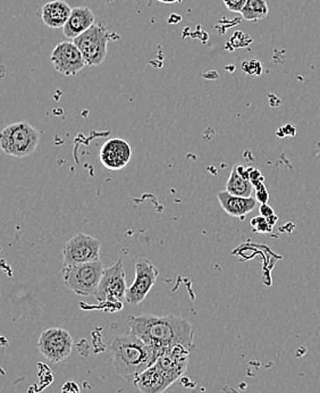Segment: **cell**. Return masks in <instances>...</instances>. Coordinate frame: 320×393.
Returning <instances> with one entry per match:
<instances>
[{
	"label": "cell",
	"instance_id": "1",
	"mask_svg": "<svg viewBox=\"0 0 320 393\" xmlns=\"http://www.w3.org/2000/svg\"><path fill=\"white\" fill-rule=\"evenodd\" d=\"M128 326L132 333L158 350L173 346L191 349L193 346L194 331L192 324L173 314L166 316L152 314L131 316Z\"/></svg>",
	"mask_w": 320,
	"mask_h": 393
},
{
	"label": "cell",
	"instance_id": "2",
	"mask_svg": "<svg viewBox=\"0 0 320 393\" xmlns=\"http://www.w3.org/2000/svg\"><path fill=\"white\" fill-rule=\"evenodd\" d=\"M109 350L117 375L132 382L154 365L163 352L149 346L131 331L114 338L110 341Z\"/></svg>",
	"mask_w": 320,
	"mask_h": 393
},
{
	"label": "cell",
	"instance_id": "3",
	"mask_svg": "<svg viewBox=\"0 0 320 393\" xmlns=\"http://www.w3.org/2000/svg\"><path fill=\"white\" fill-rule=\"evenodd\" d=\"M39 140V132L30 123L18 122L4 128L0 135V146L6 155L24 158L33 154Z\"/></svg>",
	"mask_w": 320,
	"mask_h": 393
},
{
	"label": "cell",
	"instance_id": "4",
	"mask_svg": "<svg viewBox=\"0 0 320 393\" xmlns=\"http://www.w3.org/2000/svg\"><path fill=\"white\" fill-rule=\"evenodd\" d=\"M104 271V264L101 260L80 265L65 266L62 268L64 284L67 289L81 297L95 295Z\"/></svg>",
	"mask_w": 320,
	"mask_h": 393
},
{
	"label": "cell",
	"instance_id": "5",
	"mask_svg": "<svg viewBox=\"0 0 320 393\" xmlns=\"http://www.w3.org/2000/svg\"><path fill=\"white\" fill-rule=\"evenodd\" d=\"M110 33L102 24L95 23L82 36L73 40L84 55L86 65L90 67L101 65L106 60Z\"/></svg>",
	"mask_w": 320,
	"mask_h": 393
},
{
	"label": "cell",
	"instance_id": "6",
	"mask_svg": "<svg viewBox=\"0 0 320 393\" xmlns=\"http://www.w3.org/2000/svg\"><path fill=\"white\" fill-rule=\"evenodd\" d=\"M126 290L124 264L122 260H117L113 266L105 268L95 297L99 304L122 305Z\"/></svg>",
	"mask_w": 320,
	"mask_h": 393
},
{
	"label": "cell",
	"instance_id": "7",
	"mask_svg": "<svg viewBox=\"0 0 320 393\" xmlns=\"http://www.w3.org/2000/svg\"><path fill=\"white\" fill-rule=\"evenodd\" d=\"M73 338L69 331L64 328H48L39 338V352L53 364L62 363L67 359L73 352Z\"/></svg>",
	"mask_w": 320,
	"mask_h": 393
},
{
	"label": "cell",
	"instance_id": "8",
	"mask_svg": "<svg viewBox=\"0 0 320 393\" xmlns=\"http://www.w3.org/2000/svg\"><path fill=\"white\" fill-rule=\"evenodd\" d=\"M101 242L86 233H77L62 248L64 266L80 265L100 260Z\"/></svg>",
	"mask_w": 320,
	"mask_h": 393
},
{
	"label": "cell",
	"instance_id": "9",
	"mask_svg": "<svg viewBox=\"0 0 320 393\" xmlns=\"http://www.w3.org/2000/svg\"><path fill=\"white\" fill-rule=\"evenodd\" d=\"M158 277L159 271L148 258H139L135 264V277L126 290L125 301L131 306L141 304L157 282Z\"/></svg>",
	"mask_w": 320,
	"mask_h": 393
},
{
	"label": "cell",
	"instance_id": "10",
	"mask_svg": "<svg viewBox=\"0 0 320 393\" xmlns=\"http://www.w3.org/2000/svg\"><path fill=\"white\" fill-rule=\"evenodd\" d=\"M51 60L53 69L65 76H74L86 66L80 49L71 41L60 42L53 48Z\"/></svg>",
	"mask_w": 320,
	"mask_h": 393
},
{
	"label": "cell",
	"instance_id": "11",
	"mask_svg": "<svg viewBox=\"0 0 320 393\" xmlns=\"http://www.w3.org/2000/svg\"><path fill=\"white\" fill-rule=\"evenodd\" d=\"M190 352L191 349L184 346L164 349L154 366L158 367L174 383L187 372Z\"/></svg>",
	"mask_w": 320,
	"mask_h": 393
},
{
	"label": "cell",
	"instance_id": "12",
	"mask_svg": "<svg viewBox=\"0 0 320 393\" xmlns=\"http://www.w3.org/2000/svg\"><path fill=\"white\" fill-rule=\"evenodd\" d=\"M132 150L128 141L123 139H110L104 143L99 152V161L107 170L119 171L130 163Z\"/></svg>",
	"mask_w": 320,
	"mask_h": 393
},
{
	"label": "cell",
	"instance_id": "13",
	"mask_svg": "<svg viewBox=\"0 0 320 393\" xmlns=\"http://www.w3.org/2000/svg\"><path fill=\"white\" fill-rule=\"evenodd\" d=\"M95 24V16L89 7L80 6L72 9L71 16L65 27H62V33L69 39H76Z\"/></svg>",
	"mask_w": 320,
	"mask_h": 393
},
{
	"label": "cell",
	"instance_id": "14",
	"mask_svg": "<svg viewBox=\"0 0 320 393\" xmlns=\"http://www.w3.org/2000/svg\"><path fill=\"white\" fill-rule=\"evenodd\" d=\"M133 385L141 393H164L173 382L158 367L152 365L137 376Z\"/></svg>",
	"mask_w": 320,
	"mask_h": 393
},
{
	"label": "cell",
	"instance_id": "15",
	"mask_svg": "<svg viewBox=\"0 0 320 393\" xmlns=\"http://www.w3.org/2000/svg\"><path fill=\"white\" fill-rule=\"evenodd\" d=\"M217 199L220 201V206L225 211L226 214H229L232 218H244L257 206L255 198L233 196L226 190L218 192Z\"/></svg>",
	"mask_w": 320,
	"mask_h": 393
},
{
	"label": "cell",
	"instance_id": "16",
	"mask_svg": "<svg viewBox=\"0 0 320 393\" xmlns=\"http://www.w3.org/2000/svg\"><path fill=\"white\" fill-rule=\"evenodd\" d=\"M72 9L64 0H53L42 7V22L51 29H62L69 21Z\"/></svg>",
	"mask_w": 320,
	"mask_h": 393
},
{
	"label": "cell",
	"instance_id": "17",
	"mask_svg": "<svg viewBox=\"0 0 320 393\" xmlns=\"http://www.w3.org/2000/svg\"><path fill=\"white\" fill-rule=\"evenodd\" d=\"M226 191L233 196L249 198L253 191V185L250 179H246L239 172L236 165H235L227 180V183H226Z\"/></svg>",
	"mask_w": 320,
	"mask_h": 393
},
{
	"label": "cell",
	"instance_id": "18",
	"mask_svg": "<svg viewBox=\"0 0 320 393\" xmlns=\"http://www.w3.org/2000/svg\"><path fill=\"white\" fill-rule=\"evenodd\" d=\"M268 13L269 7L266 0H248L241 15L246 21L257 22L266 18Z\"/></svg>",
	"mask_w": 320,
	"mask_h": 393
},
{
	"label": "cell",
	"instance_id": "19",
	"mask_svg": "<svg viewBox=\"0 0 320 393\" xmlns=\"http://www.w3.org/2000/svg\"><path fill=\"white\" fill-rule=\"evenodd\" d=\"M251 225L255 231L262 233L270 232V231H272V227H273L264 216H259V218H253V220H251Z\"/></svg>",
	"mask_w": 320,
	"mask_h": 393
},
{
	"label": "cell",
	"instance_id": "20",
	"mask_svg": "<svg viewBox=\"0 0 320 393\" xmlns=\"http://www.w3.org/2000/svg\"><path fill=\"white\" fill-rule=\"evenodd\" d=\"M246 1L248 0H224V4H225L226 8L231 12L241 14L242 9L246 6Z\"/></svg>",
	"mask_w": 320,
	"mask_h": 393
},
{
	"label": "cell",
	"instance_id": "21",
	"mask_svg": "<svg viewBox=\"0 0 320 393\" xmlns=\"http://www.w3.org/2000/svg\"><path fill=\"white\" fill-rule=\"evenodd\" d=\"M255 194H257V201H260L261 204H266L267 200H268V192H267L266 188H265L264 185H258L255 187Z\"/></svg>",
	"mask_w": 320,
	"mask_h": 393
},
{
	"label": "cell",
	"instance_id": "22",
	"mask_svg": "<svg viewBox=\"0 0 320 393\" xmlns=\"http://www.w3.org/2000/svg\"><path fill=\"white\" fill-rule=\"evenodd\" d=\"M62 393H81V389L75 382L69 381L62 385Z\"/></svg>",
	"mask_w": 320,
	"mask_h": 393
},
{
	"label": "cell",
	"instance_id": "23",
	"mask_svg": "<svg viewBox=\"0 0 320 393\" xmlns=\"http://www.w3.org/2000/svg\"><path fill=\"white\" fill-rule=\"evenodd\" d=\"M260 214L261 216H264V218H267V220L276 218L275 213H274L273 209H272L270 206L267 205V204H261Z\"/></svg>",
	"mask_w": 320,
	"mask_h": 393
},
{
	"label": "cell",
	"instance_id": "24",
	"mask_svg": "<svg viewBox=\"0 0 320 393\" xmlns=\"http://www.w3.org/2000/svg\"><path fill=\"white\" fill-rule=\"evenodd\" d=\"M160 3L165 4H173V3H181L182 0H158Z\"/></svg>",
	"mask_w": 320,
	"mask_h": 393
}]
</instances>
